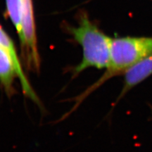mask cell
Listing matches in <instances>:
<instances>
[{
  "mask_svg": "<svg viewBox=\"0 0 152 152\" xmlns=\"http://www.w3.org/2000/svg\"><path fill=\"white\" fill-rule=\"evenodd\" d=\"M152 54V37H122L112 39L110 62L105 72L96 82L72 99L74 104L66 113L69 116L95 90L114 76L125 74L131 66Z\"/></svg>",
  "mask_w": 152,
  "mask_h": 152,
  "instance_id": "obj_1",
  "label": "cell"
},
{
  "mask_svg": "<svg viewBox=\"0 0 152 152\" xmlns=\"http://www.w3.org/2000/svg\"><path fill=\"white\" fill-rule=\"evenodd\" d=\"M66 30L83 50V58L73 69L72 77L90 67H107L110 62L112 39L90 20L87 13H80L77 26H67Z\"/></svg>",
  "mask_w": 152,
  "mask_h": 152,
  "instance_id": "obj_2",
  "label": "cell"
},
{
  "mask_svg": "<svg viewBox=\"0 0 152 152\" xmlns=\"http://www.w3.org/2000/svg\"><path fill=\"white\" fill-rule=\"evenodd\" d=\"M21 17L23 40L20 46L23 61L27 69L38 72L40 70L41 58L37 48L32 0H22Z\"/></svg>",
  "mask_w": 152,
  "mask_h": 152,
  "instance_id": "obj_3",
  "label": "cell"
},
{
  "mask_svg": "<svg viewBox=\"0 0 152 152\" xmlns=\"http://www.w3.org/2000/svg\"><path fill=\"white\" fill-rule=\"evenodd\" d=\"M0 46L3 48L4 50H6L7 53L10 55L15 64L18 72V80L21 85L23 94L26 97L31 99L37 104L41 109L43 108L41 100L32 87L29 80L27 77L24 70L23 69L21 61L19 58L15 44H14L11 37H10L1 25H0Z\"/></svg>",
  "mask_w": 152,
  "mask_h": 152,
  "instance_id": "obj_4",
  "label": "cell"
},
{
  "mask_svg": "<svg viewBox=\"0 0 152 152\" xmlns=\"http://www.w3.org/2000/svg\"><path fill=\"white\" fill-rule=\"evenodd\" d=\"M124 74L125 77L123 88L117 97L115 104H117L130 90L152 74V54L145 57L131 66Z\"/></svg>",
  "mask_w": 152,
  "mask_h": 152,
  "instance_id": "obj_5",
  "label": "cell"
},
{
  "mask_svg": "<svg viewBox=\"0 0 152 152\" xmlns=\"http://www.w3.org/2000/svg\"><path fill=\"white\" fill-rule=\"evenodd\" d=\"M16 79H18V72L15 64L7 51L0 46V86L10 98L17 93L14 86Z\"/></svg>",
  "mask_w": 152,
  "mask_h": 152,
  "instance_id": "obj_6",
  "label": "cell"
},
{
  "mask_svg": "<svg viewBox=\"0 0 152 152\" xmlns=\"http://www.w3.org/2000/svg\"><path fill=\"white\" fill-rule=\"evenodd\" d=\"M7 13L17 31L20 43L23 40L21 19L22 0H5Z\"/></svg>",
  "mask_w": 152,
  "mask_h": 152,
  "instance_id": "obj_7",
  "label": "cell"
}]
</instances>
